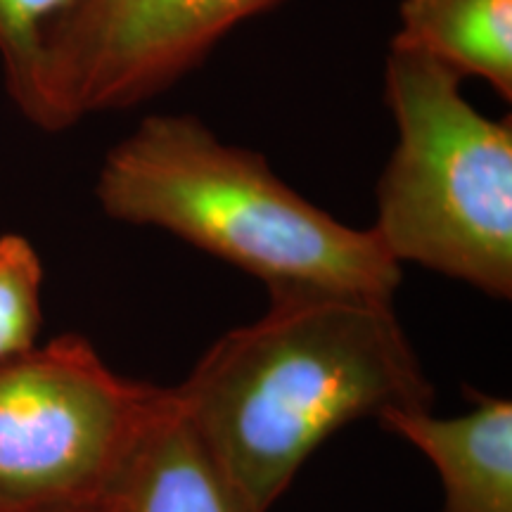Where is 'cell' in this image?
I'll use <instances>...</instances> for the list:
<instances>
[{
  "label": "cell",
  "mask_w": 512,
  "mask_h": 512,
  "mask_svg": "<svg viewBox=\"0 0 512 512\" xmlns=\"http://www.w3.org/2000/svg\"><path fill=\"white\" fill-rule=\"evenodd\" d=\"M268 292L264 316L216 339L174 387L233 512L271 510L339 427L392 408L430 411L434 399L392 299Z\"/></svg>",
  "instance_id": "1"
},
{
  "label": "cell",
  "mask_w": 512,
  "mask_h": 512,
  "mask_svg": "<svg viewBox=\"0 0 512 512\" xmlns=\"http://www.w3.org/2000/svg\"><path fill=\"white\" fill-rule=\"evenodd\" d=\"M112 219L162 228L256 275L268 290L392 299L401 264L373 228H351L280 181L264 155L223 143L192 114H155L98 176Z\"/></svg>",
  "instance_id": "2"
},
{
  "label": "cell",
  "mask_w": 512,
  "mask_h": 512,
  "mask_svg": "<svg viewBox=\"0 0 512 512\" xmlns=\"http://www.w3.org/2000/svg\"><path fill=\"white\" fill-rule=\"evenodd\" d=\"M384 83L399 143L377 183V238L399 264L510 299V117H484L460 93L463 76L396 43Z\"/></svg>",
  "instance_id": "3"
},
{
  "label": "cell",
  "mask_w": 512,
  "mask_h": 512,
  "mask_svg": "<svg viewBox=\"0 0 512 512\" xmlns=\"http://www.w3.org/2000/svg\"><path fill=\"white\" fill-rule=\"evenodd\" d=\"M171 406L79 337L0 361V512H88Z\"/></svg>",
  "instance_id": "4"
},
{
  "label": "cell",
  "mask_w": 512,
  "mask_h": 512,
  "mask_svg": "<svg viewBox=\"0 0 512 512\" xmlns=\"http://www.w3.org/2000/svg\"><path fill=\"white\" fill-rule=\"evenodd\" d=\"M278 0H91L55 50L46 126L64 131L95 112L155 98L247 17Z\"/></svg>",
  "instance_id": "5"
},
{
  "label": "cell",
  "mask_w": 512,
  "mask_h": 512,
  "mask_svg": "<svg viewBox=\"0 0 512 512\" xmlns=\"http://www.w3.org/2000/svg\"><path fill=\"white\" fill-rule=\"evenodd\" d=\"M437 467L444 484L441 512H512V403L479 396L470 413L437 418L392 408L380 418Z\"/></svg>",
  "instance_id": "6"
},
{
  "label": "cell",
  "mask_w": 512,
  "mask_h": 512,
  "mask_svg": "<svg viewBox=\"0 0 512 512\" xmlns=\"http://www.w3.org/2000/svg\"><path fill=\"white\" fill-rule=\"evenodd\" d=\"M88 512H233L214 467L174 406L152 425Z\"/></svg>",
  "instance_id": "7"
},
{
  "label": "cell",
  "mask_w": 512,
  "mask_h": 512,
  "mask_svg": "<svg viewBox=\"0 0 512 512\" xmlns=\"http://www.w3.org/2000/svg\"><path fill=\"white\" fill-rule=\"evenodd\" d=\"M392 43L430 55L458 76L512 100V0H403Z\"/></svg>",
  "instance_id": "8"
},
{
  "label": "cell",
  "mask_w": 512,
  "mask_h": 512,
  "mask_svg": "<svg viewBox=\"0 0 512 512\" xmlns=\"http://www.w3.org/2000/svg\"><path fill=\"white\" fill-rule=\"evenodd\" d=\"M91 0H0V62L19 112L46 126V76L55 50Z\"/></svg>",
  "instance_id": "9"
},
{
  "label": "cell",
  "mask_w": 512,
  "mask_h": 512,
  "mask_svg": "<svg viewBox=\"0 0 512 512\" xmlns=\"http://www.w3.org/2000/svg\"><path fill=\"white\" fill-rule=\"evenodd\" d=\"M43 266L29 240L0 238V361L34 349L41 328Z\"/></svg>",
  "instance_id": "10"
}]
</instances>
